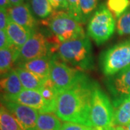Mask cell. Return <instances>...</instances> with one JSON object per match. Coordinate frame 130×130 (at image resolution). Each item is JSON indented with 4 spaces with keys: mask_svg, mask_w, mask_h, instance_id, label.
Here are the masks:
<instances>
[{
    "mask_svg": "<svg viewBox=\"0 0 130 130\" xmlns=\"http://www.w3.org/2000/svg\"><path fill=\"white\" fill-rule=\"evenodd\" d=\"M62 124L60 119L51 113L38 115L36 130H61Z\"/></svg>",
    "mask_w": 130,
    "mask_h": 130,
    "instance_id": "obj_19",
    "label": "cell"
},
{
    "mask_svg": "<svg viewBox=\"0 0 130 130\" xmlns=\"http://www.w3.org/2000/svg\"><path fill=\"white\" fill-rule=\"evenodd\" d=\"M98 5V0H79L80 9L85 23L88 20L93 11L97 8Z\"/></svg>",
    "mask_w": 130,
    "mask_h": 130,
    "instance_id": "obj_26",
    "label": "cell"
},
{
    "mask_svg": "<svg viewBox=\"0 0 130 130\" xmlns=\"http://www.w3.org/2000/svg\"><path fill=\"white\" fill-rule=\"evenodd\" d=\"M51 57L48 56L32 60L24 61L18 64L19 67H22L37 75L43 81L50 77Z\"/></svg>",
    "mask_w": 130,
    "mask_h": 130,
    "instance_id": "obj_14",
    "label": "cell"
},
{
    "mask_svg": "<svg viewBox=\"0 0 130 130\" xmlns=\"http://www.w3.org/2000/svg\"><path fill=\"white\" fill-rule=\"evenodd\" d=\"M58 55L61 60L81 70L93 67L91 43L87 36L61 43Z\"/></svg>",
    "mask_w": 130,
    "mask_h": 130,
    "instance_id": "obj_3",
    "label": "cell"
},
{
    "mask_svg": "<svg viewBox=\"0 0 130 130\" xmlns=\"http://www.w3.org/2000/svg\"><path fill=\"white\" fill-rule=\"evenodd\" d=\"M48 41L41 32L34 31L23 46L19 49L18 64L48 56Z\"/></svg>",
    "mask_w": 130,
    "mask_h": 130,
    "instance_id": "obj_8",
    "label": "cell"
},
{
    "mask_svg": "<svg viewBox=\"0 0 130 130\" xmlns=\"http://www.w3.org/2000/svg\"><path fill=\"white\" fill-rule=\"evenodd\" d=\"M30 5L32 12L39 18H48L54 12L49 0H31Z\"/></svg>",
    "mask_w": 130,
    "mask_h": 130,
    "instance_id": "obj_21",
    "label": "cell"
},
{
    "mask_svg": "<svg viewBox=\"0 0 130 130\" xmlns=\"http://www.w3.org/2000/svg\"><path fill=\"white\" fill-rule=\"evenodd\" d=\"M95 85L84 75L72 87L58 93L54 112L57 117L67 122L93 126L90 114Z\"/></svg>",
    "mask_w": 130,
    "mask_h": 130,
    "instance_id": "obj_1",
    "label": "cell"
},
{
    "mask_svg": "<svg viewBox=\"0 0 130 130\" xmlns=\"http://www.w3.org/2000/svg\"><path fill=\"white\" fill-rule=\"evenodd\" d=\"M84 75L79 70L61 63L55 56L51 57L50 79L59 93L72 87Z\"/></svg>",
    "mask_w": 130,
    "mask_h": 130,
    "instance_id": "obj_7",
    "label": "cell"
},
{
    "mask_svg": "<svg viewBox=\"0 0 130 130\" xmlns=\"http://www.w3.org/2000/svg\"><path fill=\"white\" fill-rule=\"evenodd\" d=\"M44 24L52 32L54 39L52 41L57 48L64 42L85 36L81 23L65 10L54 12L50 17L44 20Z\"/></svg>",
    "mask_w": 130,
    "mask_h": 130,
    "instance_id": "obj_2",
    "label": "cell"
},
{
    "mask_svg": "<svg viewBox=\"0 0 130 130\" xmlns=\"http://www.w3.org/2000/svg\"><path fill=\"white\" fill-rule=\"evenodd\" d=\"M101 69L107 77L130 67V40L118 43L101 55Z\"/></svg>",
    "mask_w": 130,
    "mask_h": 130,
    "instance_id": "obj_4",
    "label": "cell"
},
{
    "mask_svg": "<svg viewBox=\"0 0 130 130\" xmlns=\"http://www.w3.org/2000/svg\"><path fill=\"white\" fill-rule=\"evenodd\" d=\"M18 48L12 45L9 48H6L0 50V70L1 75L7 74L16 62L18 58Z\"/></svg>",
    "mask_w": 130,
    "mask_h": 130,
    "instance_id": "obj_16",
    "label": "cell"
},
{
    "mask_svg": "<svg viewBox=\"0 0 130 130\" xmlns=\"http://www.w3.org/2000/svg\"><path fill=\"white\" fill-rule=\"evenodd\" d=\"M106 85L112 96L113 107L130 98V67L108 77Z\"/></svg>",
    "mask_w": 130,
    "mask_h": 130,
    "instance_id": "obj_9",
    "label": "cell"
},
{
    "mask_svg": "<svg viewBox=\"0 0 130 130\" xmlns=\"http://www.w3.org/2000/svg\"><path fill=\"white\" fill-rule=\"evenodd\" d=\"M23 89L15 70H10L1 79V90L4 94L3 100H7L18 95Z\"/></svg>",
    "mask_w": 130,
    "mask_h": 130,
    "instance_id": "obj_13",
    "label": "cell"
},
{
    "mask_svg": "<svg viewBox=\"0 0 130 130\" xmlns=\"http://www.w3.org/2000/svg\"><path fill=\"white\" fill-rule=\"evenodd\" d=\"M68 5V13L80 23H85L83 16L81 12L79 0H67Z\"/></svg>",
    "mask_w": 130,
    "mask_h": 130,
    "instance_id": "obj_25",
    "label": "cell"
},
{
    "mask_svg": "<svg viewBox=\"0 0 130 130\" xmlns=\"http://www.w3.org/2000/svg\"><path fill=\"white\" fill-rule=\"evenodd\" d=\"M116 21L113 15L104 5H101L90 18L88 25V34L100 45L108 40L113 34Z\"/></svg>",
    "mask_w": 130,
    "mask_h": 130,
    "instance_id": "obj_5",
    "label": "cell"
},
{
    "mask_svg": "<svg viewBox=\"0 0 130 130\" xmlns=\"http://www.w3.org/2000/svg\"><path fill=\"white\" fill-rule=\"evenodd\" d=\"M0 128L1 130H22L12 113L3 103L0 110Z\"/></svg>",
    "mask_w": 130,
    "mask_h": 130,
    "instance_id": "obj_20",
    "label": "cell"
},
{
    "mask_svg": "<svg viewBox=\"0 0 130 130\" xmlns=\"http://www.w3.org/2000/svg\"><path fill=\"white\" fill-rule=\"evenodd\" d=\"M15 70L18 74L19 78L24 89L38 90L45 82L37 75L24 68L18 67Z\"/></svg>",
    "mask_w": 130,
    "mask_h": 130,
    "instance_id": "obj_17",
    "label": "cell"
},
{
    "mask_svg": "<svg viewBox=\"0 0 130 130\" xmlns=\"http://www.w3.org/2000/svg\"><path fill=\"white\" fill-rule=\"evenodd\" d=\"M113 108V124L119 126L128 125L130 123V98Z\"/></svg>",
    "mask_w": 130,
    "mask_h": 130,
    "instance_id": "obj_18",
    "label": "cell"
},
{
    "mask_svg": "<svg viewBox=\"0 0 130 130\" xmlns=\"http://www.w3.org/2000/svg\"><path fill=\"white\" fill-rule=\"evenodd\" d=\"M0 7L1 8L7 9L12 6L10 5L9 0H0Z\"/></svg>",
    "mask_w": 130,
    "mask_h": 130,
    "instance_id": "obj_32",
    "label": "cell"
},
{
    "mask_svg": "<svg viewBox=\"0 0 130 130\" xmlns=\"http://www.w3.org/2000/svg\"><path fill=\"white\" fill-rule=\"evenodd\" d=\"M106 7L113 17L119 18L130 7V0H107Z\"/></svg>",
    "mask_w": 130,
    "mask_h": 130,
    "instance_id": "obj_23",
    "label": "cell"
},
{
    "mask_svg": "<svg viewBox=\"0 0 130 130\" xmlns=\"http://www.w3.org/2000/svg\"><path fill=\"white\" fill-rule=\"evenodd\" d=\"M25 1H29V0H25Z\"/></svg>",
    "mask_w": 130,
    "mask_h": 130,
    "instance_id": "obj_35",
    "label": "cell"
},
{
    "mask_svg": "<svg viewBox=\"0 0 130 130\" xmlns=\"http://www.w3.org/2000/svg\"><path fill=\"white\" fill-rule=\"evenodd\" d=\"M53 8L56 10H67L68 9V5L67 0H49Z\"/></svg>",
    "mask_w": 130,
    "mask_h": 130,
    "instance_id": "obj_30",
    "label": "cell"
},
{
    "mask_svg": "<svg viewBox=\"0 0 130 130\" xmlns=\"http://www.w3.org/2000/svg\"><path fill=\"white\" fill-rule=\"evenodd\" d=\"M5 101H10L36 109L40 113H54L55 106L48 103L37 90L23 89L18 95Z\"/></svg>",
    "mask_w": 130,
    "mask_h": 130,
    "instance_id": "obj_11",
    "label": "cell"
},
{
    "mask_svg": "<svg viewBox=\"0 0 130 130\" xmlns=\"http://www.w3.org/2000/svg\"><path fill=\"white\" fill-rule=\"evenodd\" d=\"M7 11L10 20L32 31L36 30L37 20L32 14L29 5L23 3L18 6H12Z\"/></svg>",
    "mask_w": 130,
    "mask_h": 130,
    "instance_id": "obj_12",
    "label": "cell"
},
{
    "mask_svg": "<svg viewBox=\"0 0 130 130\" xmlns=\"http://www.w3.org/2000/svg\"><path fill=\"white\" fill-rule=\"evenodd\" d=\"M11 6H18L23 4L24 0H9Z\"/></svg>",
    "mask_w": 130,
    "mask_h": 130,
    "instance_id": "obj_33",
    "label": "cell"
},
{
    "mask_svg": "<svg viewBox=\"0 0 130 130\" xmlns=\"http://www.w3.org/2000/svg\"><path fill=\"white\" fill-rule=\"evenodd\" d=\"M61 130H97V129L93 126H88L72 122H65L62 124Z\"/></svg>",
    "mask_w": 130,
    "mask_h": 130,
    "instance_id": "obj_27",
    "label": "cell"
},
{
    "mask_svg": "<svg viewBox=\"0 0 130 130\" xmlns=\"http://www.w3.org/2000/svg\"><path fill=\"white\" fill-rule=\"evenodd\" d=\"M97 130H125V128L124 126H116L113 124V125L106 127V128H98L97 129Z\"/></svg>",
    "mask_w": 130,
    "mask_h": 130,
    "instance_id": "obj_31",
    "label": "cell"
},
{
    "mask_svg": "<svg viewBox=\"0 0 130 130\" xmlns=\"http://www.w3.org/2000/svg\"><path fill=\"white\" fill-rule=\"evenodd\" d=\"M6 32L12 43L14 46L20 48L31 37L34 31L24 28L9 20Z\"/></svg>",
    "mask_w": 130,
    "mask_h": 130,
    "instance_id": "obj_15",
    "label": "cell"
},
{
    "mask_svg": "<svg viewBox=\"0 0 130 130\" xmlns=\"http://www.w3.org/2000/svg\"><path fill=\"white\" fill-rule=\"evenodd\" d=\"M113 111L114 108L109 98L96 83L93 89L90 106V118L92 126L98 129L113 125Z\"/></svg>",
    "mask_w": 130,
    "mask_h": 130,
    "instance_id": "obj_6",
    "label": "cell"
},
{
    "mask_svg": "<svg viewBox=\"0 0 130 130\" xmlns=\"http://www.w3.org/2000/svg\"><path fill=\"white\" fill-rule=\"evenodd\" d=\"M3 103L12 113L22 130H36L38 112L36 109L16 102L3 100Z\"/></svg>",
    "mask_w": 130,
    "mask_h": 130,
    "instance_id": "obj_10",
    "label": "cell"
},
{
    "mask_svg": "<svg viewBox=\"0 0 130 130\" xmlns=\"http://www.w3.org/2000/svg\"><path fill=\"white\" fill-rule=\"evenodd\" d=\"M13 44L8 37L6 30H0V48L3 49L12 46Z\"/></svg>",
    "mask_w": 130,
    "mask_h": 130,
    "instance_id": "obj_28",
    "label": "cell"
},
{
    "mask_svg": "<svg viewBox=\"0 0 130 130\" xmlns=\"http://www.w3.org/2000/svg\"><path fill=\"white\" fill-rule=\"evenodd\" d=\"M43 98L47 102L53 105L56 108V98L58 95V90L56 88L54 84L51 81L50 77L46 79L42 85V87L38 90Z\"/></svg>",
    "mask_w": 130,
    "mask_h": 130,
    "instance_id": "obj_22",
    "label": "cell"
},
{
    "mask_svg": "<svg viewBox=\"0 0 130 130\" xmlns=\"http://www.w3.org/2000/svg\"><path fill=\"white\" fill-rule=\"evenodd\" d=\"M9 21V15L6 9H0V28L1 30H6Z\"/></svg>",
    "mask_w": 130,
    "mask_h": 130,
    "instance_id": "obj_29",
    "label": "cell"
},
{
    "mask_svg": "<svg viewBox=\"0 0 130 130\" xmlns=\"http://www.w3.org/2000/svg\"><path fill=\"white\" fill-rule=\"evenodd\" d=\"M116 30L119 36L130 35V7L118 18Z\"/></svg>",
    "mask_w": 130,
    "mask_h": 130,
    "instance_id": "obj_24",
    "label": "cell"
},
{
    "mask_svg": "<svg viewBox=\"0 0 130 130\" xmlns=\"http://www.w3.org/2000/svg\"><path fill=\"white\" fill-rule=\"evenodd\" d=\"M124 127L125 128V130H130V123L128 125L126 126H124Z\"/></svg>",
    "mask_w": 130,
    "mask_h": 130,
    "instance_id": "obj_34",
    "label": "cell"
}]
</instances>
